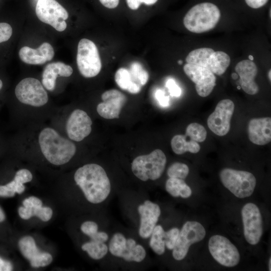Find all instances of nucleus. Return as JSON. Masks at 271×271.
<instances>
[{
  "instance_id": "nucleus-1",
  "label": "nucleus",
  "mask_w": 271,
  "mask_h": 271,
  "mask_svg": "<svg viewBox=\"0 0 271 271\" xmlns=\"http://www.w3.org/2000/svg\"><path fill=\"white\" fill-rule=\"evenodd\" d=\"M145 192L122 190L118 195L125 217L142 241H147L161 214L160 205L151 200Z\"/></svg>"
},
{
  "instance_id": "nucleus-2",
  "label": "nucleus",
  "mask_w": 271,
  "mask_h": 271,
  "mask_svg": "<svg viewBox=\"0 0 271 271\" xmlns=\"http://www.w3.org/2000/svg\"><path fill=\"white\" fill-rule=\"evenodd\" d=\"M136 232L118 229L111 231L106 263L114 267L136 269L148 265V254Z\"/></svg>"
},
{
  "instance_id": "nucleus-3",
  "label": "nucleus",
  "mask_w": 271,
  "mask_h": 271,
  "mask_svg": "<svg viewBox=\"0 0 271 271\" xmlns=\"http://www.w3.org/2000/svg\"><path fill=\"white\" fill-rule=\"evenodd\" d=\"M74 179L86 201L92 205H107L120 192L113 187L104 168L97 164H87L79 168Z\"/></svg>"
},
{
  "instance_id": "nucleus-4",
  "label": "nucleus",
  "mask_w": 271,
  "mask_h": 271,
  "mask_svg": "<svg viewBox=\"0 0 271 271\" xmlns=\"http://www.w3.org/2000/svg\"><path fill=\"white\" fill-rule=\"evenodd\" d=\"M38 141L44 156L54 165L67 163L76 153L75 144L61 137L52 128L46 127L42 130L39 135Z\"/></svg>"
},
{
  "instance_id": "nucleus-5",
  "label": "nucleus",
  "mask_w": 271,
  "mask_h": 271,
  "mask_svg": "<svg viewBox=\"0 0 271 271\" xmlns=\"http://www.w3.org/2000/svg\"><path fill=\"white\" fill-rule=\"evenodd\" d=\"M220 16V11L217 6L211 3H202L188 11L183 19V24L189 31L202 33L214 29Z\"/></svg>"
},
{
  "instance_id": "nucleus-6",
  "label": "nucleus",
  "mask_w": 271,
  "mask_h": 271,
  "mask_svg": "<svg viewBox=\"0 0 271 271\" xmlns=\"http://www.w3.org/2000/svg\"><path fill=\"white\" fill-rule=\"evenodd\" d=\"M166 163L164 153L156 149L149 154L136 157L131 163V170L135 177L142 182L154 181L162 176Z\"/></svg>"
},
{
  "instance_id": "nucleus-7",
  "label": "nucleus",
  "mask_w": 271,
  "mask_h": 271,
  "mask_svg": "<svg viewBox=\"0 0 271 271\" xmlns=\"http://www.w3.org/2000/svg\"><path fill=\"white\" fill-rule=\"evenodd\" d=\"M187 63L206 67L214 74H224L230 63L229 55L223 51H215L210 48H200L191 51L187 56Z\"/></svg>"
},
{
  "instance_id": "nucleus-8",
  "label": "nucleus",
  "mask_w": 271,
  "mask_h": 271,
  "mask_svg": "<svg viewBox=\"0 0 271 271\" xmlns=\"http://www.w3.org/2000/svg\"><path fill=\"white\" fill-rule=\"evenodd\" d=\"M219 176L223 186L239 198L251 195L256 184L254 176L245 171L224 168L220 171Z\"/></svg>"
},
{
  "instance_id": "nucleus-9",
  "label": "nucleus",
  "mask_w": 271,
  "mask_h": 271,
  "mask_svg": "<svg viewBox=\"0 0 271 271\" xmlns=\"http://www.w3.org/2000/svg\"><path fill=\"white\" fill-rule=\"evenodd\" d=\"M76 61L80 74L84 77L97 76L102 63L97 46L92 41L83 38L78 44Z\"/></svg>"
},
{
  "instance_id": "nucleus-10",
  "label": "nucleus",
  "mask_w": 271,
  "mask_h": 271,
  "mask_svg": "<svg viewBox=\"0 0 271 271\" xmlns=\"http://www.w3.org/2000/svg\"><path fill=\"white\" fill-rule=\"evenodd\" d=\"M206 231L200 223L188 221L183 225L172 250V256L177 261L183 260L187 255L192 244L201 241L205 237Z\"/></svg>"
},
{
  "instance_id": "nucleus-11",
  "label": "nucleus",
  "mask_w": 271,
  "mask_h": 271,
  "mask_svg": "<svg viewBox=\"0 0 271 271\" xmlns=\"http://www.w3.org/2000/svg\"><path fill=\"white\" fill-rule=\"evenodd\" d=\"M38 18L53 27L59 32L67 28L65 22L68 18L66 10L56 0H38L35 9Z\"/></svg>"
},
{
  "instance_id": "nucleus-12",
  "label": "nucleus",
  "mask_w": 271,
  "mask_h": 271,
  "mask_svg": "<svg viewBox=\"0 0 271 271\" xmlns=\"http://www.w3.org/2000/svg\"><path fill=\"white\" fill-rule=\"evenodd\" d=\"M15 93L21 103L32 106H43L48 101V96L43 85L34 78L22 79L16 86Z\"/></svg>"
},
{
  "instance_id": "nucleus-13",
  "label": "nucleus",
  "mask_w": 271,
  "mask_h": 271,
  "mask_svg": "<svg viewBox=\"0 0 271 271\" xmlns=\"http://www.w3.org/2000/svg\"><path fill=\"white\" fill-rule=\"evenodd\" d=\"M209 250L214 259L226 267H233L240 261V254L236 246L226 237L215 235L208 242Z\"/></svg>"
},
{
  "instance_id": "nucleus-14",
  "label": "nucleus",
  "mask_w": 271,
  "mask_h": 271,
  "mask_svg": "<svg viewBox=\"0 0 271 271\" xmlns=\"http://www.w3.org/2000/svg\"><path fill=\"white\" fill-rule=\"evenodd\" d=\"M244 237L251 245L257 244L262 234L261 215L257 206L252 203L245 204L241 210Z\"/></svg>"
},
{
  "instance_id": "nucleus-15",
  "label": "nucleus",
  "mask_w": 271,
  "mask_h": 271,
  "mask_svg": "<svg viewBox=\"0 0 271 271\" xmlns=\"http://www.w3.org/2000/svg\"><path fill=\"white\" fill-rule=\"evenodd\" d=\"M234 110L233 102L229 99L220 100L214 111L208 116L207 125L218 136H224L229 131L230 120Z\"/></svg>"
},
{
  "instance_id": "nucleus-16",
  "label": "nucleus",
  "mask_w": 271,
  "mask_h": 271,
  "mask_svg": "<svg viewBox=\"0 0 271 271\" xmlns=\"http://www.w3.org/2000/svg\"><path fill=\"white\" fill-rule=\"evenodd\" d=\"M185 73L195 84L197 94L203 97L210 95L216 85V78L209 69L187 63L183 67Z\"/></svg>"
},
{
  "instance_id": "nucleus-17",
  "label": "nucleus",
  "mask_w": 271,
  "mask_h": 271,
  "mask_svg": "<svg viewBox=\"0 0 271 271\" xmlns=\"http://www.w3.org/2000/svg\"><path fill=\"white\" fill-rule=\"evenodd\" d=\"M92 121L86 112L82 110H74L69 116L66 124V130L69 138L80 142L91 131Z\"/></svg>"
},
{
  "instance_id": "nucleus-18",
  "label": "nucleus",
  "mask_w": 271,
  "mask_h": 271,
  "mask_svg": "<svg viewBox=\"0 0 271 271\" xmlns=\"http://www.w3.org/2000/svg\"><path fill=\"white\" fill-rule=\"evenodd\" d=\"M102 102L97 106V111L106 119L118 118L120 111L126 102L125 95L118 90H107L101 95Z\"/></svg>"
},
{
  "instance_id": "nucleus-19",
  "label": "nucleus",
  "mask_w": 271,
  "mask_h": 271,
  "mask_svg": "<svg viewBox=\"0 0 271 271\" xmlns=\"http://www.w3.org/2000/svg\"><path fill=\"white\" fill-rule=\"evenodd\" d=\"M18 246L23 255L30 261L33 267H44L52 261V255L48 252L41 251L31 236H26L21 238Z\"/></svg>"
},
{
  "instance_id": "nucleus-20",
  "label": "nucleus",
  "mask_w": 271,
  "mask_h": 271,
  "mask_svg": "<svg viewBox=\"0 0 271 271\" xmlns=\"http://www.w3.org/2000/svg\"><path fill=\"white\" fill-rule=\"evenodd\" d=\"M248 136L250 141L259 146L266 145L271 141V118H254L248 124Z\"/></svg>"
},
{
  "instance_id": "nucleus-21",
  "label": "nucleus",
  "mask_w": 271,
  "mask_h": 271,
  "mask_svg": "<svg viewBox=\"0 0 271 271\" xmlns=\"http://www.w3.org/2000/svg\"><path fill=\"white\" fill-rule=\"evenodd\" d=\"M235 70L240 77L242 90L250 95L258 93V86L254 81L257 73L256 64L252 61L243 60L236 64Z\"/></svg>"
},
{
  "instance_id": "nucleus-22",
  "label": "nucleus",
  "mask_w": 271,
  "mask_h": 271,
  "mask_svg": "<svg viewBox=\"0 0 271 271\" xmlns=\"http://www.w3.org/2000/svg\"><path fill=\"white\" fill-rule=\"evenodd\" d=\"M19 56L25 63L41 65L53 59L54 51L49 43L44 42L37 49H33L28 46L22 47L19 51Z\"/></svg>"
},
{
  "instance_id": "nucleus-23",
  "label": "nucleus",
  "mask_w": 271,
  "mask_h": 271,
  "mask_svg": "<svg viewBox=\"0 0 271 271\" xmlns=\"http://www.w3.org/2000/svg\"><path fill=\"white\" fill-rule=\"evenodd\" d=\"M72 73V68L63 62L49 63L46 65L42 73V85L48 90L53 91L58 76L69 77Z\"/></svg>"
},
{
  "instance_id": "nucleus-24",
  "label": "nucleus",
  "mask_w": 271,
  "mask_h": 271,
  "mask_svg": "<svg viewBox=\"0 0 271 271\" xmlns=\"http://www.w3.org/2000/svg\"><path fill=\"white\" fill-rule=\"evenodd\" d=\"M173 151L177 155H182L188 152L195 154L199 152L200 146L195 141L190 140L185 135H175L171 141Z\"/></svg>"
},
{
  "instance_id": "nucleus-25",
  "label": "nucleus",
  "mask_w": 271,
  "mask_h": 271,
  "mask_svg": "<svg viewBox=\"0 0 271 271\" xmlns=\"http://www.w3.org/2000/svg\"><path fill=\"white\" fill-rule=\"evenodd\" d=\"M165 189L171 196L175 198L186 199L192 194L190 187L184 180L180 179L169 178L165 183Z\"/></svg>"
},
{
  "instance_id": "nucleus-26",
  "label": "nucleus",
  "mask_w": 271,
  "mask_h": 271,
  "mask_svg": "<svg viewBox=\"0 0 271 271\" xmlns=\"http://www.w3.org/2000/svg\"><path fill=\"white\" fill-rule=\"evenodd\" d=\"M165 234L163 227L157 223L148 241V245L158 255H163L166 251Z\"/></svg>"
},
{
  "instance_id": "nucleus-27",
  "label": "nucleus",
  "mask_w": 271,
  "mask_h": 271,
  "mask_svg": "<svg viewBox=\"0 0 271 271\" xmlns=\"http://www.w3.org/2000/svg\"><path fill=\"white\" fill-rule=\"evenodd\" d=\"M81 249L91 258L99 260L106 257L108 252V242L89 241L81 245Z\"/></svg>"
},
{
  "instance_id": "nucleus-28",
  "label": "nucleus",
  "mask_w": 271,
  "mask_h": 271,
  "mask_svg": "<svg viewBox=\"0 0 271 271\" xmlns=\"http://www.w3.org/2000/svg\"><path fill=\"white\" fill-rule=\"evenodd\" d=\"M131 80L141 87L144 86L148 81L149 74L143 65L138 62H132L129 67Z\"/></svg>"
},
{
  "instance_id": "nucleus-29",
  "label": "nucleus",
  "mask_w": 271,
  "mask_h": 271,
  "mask_svg": "<svg viewBox=\"0 0 271 271\" xmlns=\"http://www.w3.org/2000/svg\"><path fill=\"white\" fill-rule=\"evenodd\" d=\"M185 136L190 140L200 143L204 142L207 137L205 127L196 122L189 124L186 129Z\"/></svg>"
},
{
  "instance_id": "nucleus-30",
  "label": "nucleus",
  "mask_w": 271,
  "mask_h": 271,
  "mask_svg": "<svg viewBox=\"0 0 271 271\" xmlns=\"http://www.w3.org/2000/svg\"><path fill=\"white\" fill-rule=\"evenodd\" d=\"M189 173L188 166L183 163L175 162L172 164L167 170L169 178H174L184 180Z\"/></svg>"
},
{
  "instance_id": "nucleus-31",
  "label": "nucleus",
  "mask_w": 271,
  "mask_h": 271,
  "mask_svg": "<svg viewBox=\"0 0 271 271\" xmlns=\"http://www.w3.org/2000/svg\"><path fill=\"white\" fill-rule=\"evenodd\" d=\"M114 80L117 85L121 89L126 91L133 82L129 70L122 67L119 68L116 71Z\"/></svg>"
},
{
  "instance_id": "nucleus-32",
  "label": "nucleus",
  "mask_w": 271,
  "mask_h": 271,
  "mask_svg": "<svg viewBox=\"0 0 271 271\" xmlns=\"http://www.w3.org/2000/svg\"><path fill=\"white\" fill-rule=\"evenodd\" d=\"M180 233V229L176 227H172L165 231V247L168 250H172L174 248Z\"/></svg>"
},
{
  "instance_id": "nucleus-33",
  "label": "nucleus",
  "mask_w": 271,
  "mask_h": 271,
  "mask_svg": "<svg viewBox=\"0 0 271 271\" xmlns=\"http://www.w3.org/2000/svg\"><path fill=\"white\" fill-rule=\"evenodd\" d=\"M33 216H36L43 221H48L52 217L53 211L48 207H39L32 208Z\"/></svg>"
},
{
  "instance_id": "nucleus-34",
  "label": "nucleus",
  "mask_w": 271,
  "mask_h": 271,
  "mask_svg": "<svg viewBox=\"0 0 271 271\" xmlns=\"http://www.w3.org/2000/svg\"><path fill=\"white\" fill-rule=\"evenodd\" d=\"M99 229V225L95 221L91 220L84 222L80 226L81 232L88 237L97 232Z\"/></svg>"
},
{
  "instance_id": "nucleus-35",
  "label": "nucleus",
  "mask_w": 271,
  "mask_h": 271,
  "mask_svg": "<svg viewBox=\"0 0 271 271\" xmlns=\"http://www.w3.org/2000/svg\"><path fill=\"white\" fill-rule=\"evenodd\" d=\"M13 33L10 25L6 23H0V43L10 39Z\"/></svg>"
},
{
  "instance_id": "nucleus-36",
  "label": "nucleus",
  "mask_w": 271,
  "mask_h": 271,
  "mask_svg": "<svg viewBox=\"0 0 271 271\" xmlns=\"http://www.w3.org/2000/svg\"><path fill=\"white\" fill-rule=\"evenodd\" d=\"M33 178L32 173L26 169H21L16 173L14 179L24 184L30 182Z\"/></svg>"
},
{
  "instance_id": "nucleus-37",
  "label": "nucleus",
  "mask_w": 271,
  "mask_h": 271,
  "mask_svg": "<svg viewBox=\"0 0 271 271\" xmlns=\"http://www.w3.org/2000/svg\"><path fill=\"white\" fill-rule=\"evenodd\" d=\"M166 86L168 89L170 95L172 96L178 97L181 95V89L173 79H169L166 82Z\"/></svg>"
},
{
  "instance_id": "nucleus-38",
  "label": "nucleus",
  "mask_w": 271,
  "mask_h": 271,
  "mask_svg": "<svg viewBox=\"0 0 271 271\" xmlns=\"http://www.w3.org/2000/svg\"><path fill=\"white\" fill-rule=\"evenodd\" d=\"M158 0H126L128 7L132 10H137L142 4L151 6L156 4Z\"/></svg>"
},
{
  "instance_id": "nucleus-39",
  "label": "nucleus",
  "mask_w": 271,
  "mask_h": 271,
  "mask_svg": "<svg viewBox=\"0 0 271 271\" xmlns=\"http://www.w3.org/2000/svg\"><path fill=\"white\" fill-rule=\"evenodd\" d=\"M155 97L161 106L163 107L169 106V97L166 95L164 90L160 89H157L155 92Z\"/></svg>"
},
{
  "instance_id": "nucleus-40",
  "label": "nucleus",
  "mask_w": 271,
  "mask_h": 271,
  "mask_svg": "<svg viewBox=\"0 0 271 271\" xmlns=\"http://www.w3.org/2000/svg\"><path fill=\"white\" fill-rule=\"evenodd\" d=\"M23 206L27 207H39L42 206V202L39 198L31 196L25 199L23 202Z\"/></svg>"
},
{
  "instance_id": "nucleus-41",
  "label": "nucleus",
  "mask_w": 271,
  "mask_h": 271,
  "mask_svg": "<svg viewBox=\"0 0 271 271\" xmlns=\"http://www.w3.org/2000/svg\"><path fill=\"white\" fill-rule=\"evenodd\" d=\"M6 185L18 194L22 193L25 189L24 184L15 179H14V180L7 184Z\"/></svg>"
},
{
  "instance_id": "nucleus-42",
  "label": "nucleus",
  "mask_w": 271,
  "mask_h": 271,
  "mask_svg": "<svg viewBox=\"0 0 271 271\" xmlns=\"http://www.w3.org/2000/svg\"><path fill=\"white\" fill-rule=\"evenodd\" d=\"M18 213L20 216L23 219H29L33 216L32 208L31 207H27L21 206L18 209Z\"/></svg>"
},
{
  "instance_id": "nucleus-43",
  "label": "nucleus",
  "mask_w": 271,
  "mask_h": 271,
  "mask_svg": "<svg viewBox=\"0 0 271 271\" xmlns=\"http://www.w3.org/2000/svg\"><path fill=\"white\" fill-rule=\"evenodd\" d=\"M246 4L253 9H258L264 6L268 0H245Z\"/></svg>"
},
{
  "instance_id": "nucleus-44",
  "label": "nucleus",
  "mask_w": 271,
  "mask_h": 271,
  "mask_svg": "<svg viewBox=\"0 0 271 271\" xmlns=\"http://www.w3.org/2000/svg\"><path fill=\"white\" fill-rule=\"evenodd\" d=\"M16 192L6 185H0V197H12Z\"/></svg>"
},
{
  "instance_id": "nucleus-45",
  "label": "nucleus",
  "mask_w": 271,
  "mask_h": 271,
  "mask_svg": "<svg viewBox=\"0 0 271 271\" xmlns=\"http://www.w3.org/2000/svg\"><path fill=\"white\" fill-rule=\"evenodd\" d=\"M104 7L113 9L116 8L119 3V0H99Z\"/></svg>"
},
{
  "instance_id": "nucleus-46",
  "label": "nucleus",
  "mask_w": 271,
  "mask_h": 271,
  "mask_svg": "<svg viewBox=\"0 0 271 271\" xmlns=\"http://www.w3.org/2000/svg\"><path fill=\"white\" fill-rule=\"evenodd\" d=\"M13 270V265L11 262L0 257V271H11Z\"/></svg>"
},
{
  "instance_id": "nucleus-47",
  "label": "nucleus",
  "mask_w": 271,
  "mask_h": 271,
  "mask_svg": "<svg viewBox=\"0 0 271 271\" xmlns=\"http://www.w3.org/2000/svg\"><path fill=\"white\" fill-rule=\"evenodd\" d=\"M6 218V215L5 214L2 209V208L0 207V222H3L4 221V220Z\"/></svg>"
},
{
  "instance_id": "nucleus-48",
  "label": "nucleus",
  "mask_w": 271,
  "mask_h": 271,
  "mask_svg": "<svg viewBox=\"0 0 271 271\" xmlns=\"http://www.w3.org/2000/svg\"><path fill=\"white\" fill-rule=\"evenodd\" d=\"M270 263H271V259H270V257L269 259V261H268V269H269V270H271Z\"/></svg>"
},
{
  "instance_id": "nucleus-49",
  "label": "nucleus",
  "mask_w": 271,
  "mask_h": 271,
  "mask_svg": "<svg viewBox=\"0 0 271 271\" xmlns=\"http://www.w3.org/2000/svg\"><path fill=\"white\" fill-rule=\"evenodd\" d=\"M270 73H271V71H270V69L269 72H268V79H269L270 81L271 80Z\"/></svg>"
},
{
  "instance_id": "nucleus-50",
  "label": "nucleus",
  "mask_w": 271,
  "mask_h": 271,
  "mask_svg": "<svg viewBox=\"0 0 271 271\" xmlns=\"http://www.w3.org/2000/svg\"><path fill=\"white\" fill-rule=\"evenodd\" d=\"M248 58H249V60H250V61H252L253 60V57L252 56V55H249L248 56Z\"/></svg>"
},
{
  "instance_id": "nucleus-51",
  "label": "nucleus",
  "mask_w": 271,
  "mask_h": 271,
  "mask_svg": "<svg viewBox=\"0 0 271 271\" xmlns=\"http://www.w3.org/2000/svg\"><path fill=\"white\" fill-rule=\"evenodd\" d=\"M3 87V82L0 79V89L2 88Z\"/></svg>"
},
{
  "instance_id": "nucleus-52",
  "label": "nucleus",
  "mask_w": 271,
  "mask_h": 271,
  "mask_svg": "<svg viewBox=\"0 0 271 271\" xmlns=\"http://www.w3.org/2000/svg\"><path fill=\"white\" fill-rule=\"evenodd\" d=\"M178 63L179 64L181 65V64H182L183 63V61L182 60H179L178 61Z\"/></svg>"
}]
</instances>
